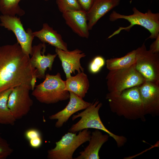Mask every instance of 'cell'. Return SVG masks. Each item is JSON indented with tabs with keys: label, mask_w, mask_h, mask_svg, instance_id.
<instances>
[{
	"label": "cell",
	"mask_w": 159,
	"mask_h": 159,
	"mask_svg": "<svg viewBox=\"0 0 159 159\" xmlns=\"http://www.w3.org/2000/svg\"><path fill=\"white\" fill-rule=\"evenodd\" d=\"M105 61L102 57L98 56L94 57L90 63L88 67L89 72L92 74L98 72L104 66Z\"/></svg>",
	"instance_id": "24"
},
{
	"label": "cell",
	"mask_w": 159,
	"mask_h": 159,
	"mask_svg": "<svg viewBox=\"0 0 159 159\" xmlns=\"http://www.w3.org/2000/svg\"><path fill=\"white\" fill-rule=\"evenodd\" d=\"M65 81L58 72L55 75L46 74L44 81L36 86L32 95L41 103L54 104L69 99V92L65 90Z\"/></svg>",
	"instance_id": "4"
},
{
	"label": "cell",
	"mask_w": 159,
	"mask_h": 159,
	"mask_svg": "<svg viewBox=\"0 0 159 159\" xmlns=\"http://www.w3.org/2000/svg\"><path fill=\"white\" fill-rule=\"evenodd\" d=\"M136 50H134L120 57L111 58L106 62L107 68L110 71L130 67L135 63Z\"/></svg>",
	"instance_id": "20"
},
{
	"label": "cell",
	"mask_w": 159,
	"mask_h": 159,
	"mask_svg": "<svg viewBox=\"0 0 159 159\" xmlns=\"http://www.w3.org/2000/svg\"><path fill=\"white\" fill-rule=\"evenodd\" d=\"M106 79L109 92L116 93L139 86L145 81L136 69L135 63L127 68L110 70Z\"/></svg>",
	"instance_id": "7"
},
{
	"label": "cell",
	"mask_w": 159,
	"mask_h": 159,
	"mask_svg": "<svg viewBox=\"0 0 159 159\" xmlns=\"http://www.w3.org/2000/svg\"><path fill=\"white\" fill-rule=\"evenodd\" d=\"M17 43L0 46V93L24 84L34 88L37 70Z\"/></svg>",
	"instance_id": "1"
},
{
	"label": "cell",
	"mask_w": 159,
	"mask_h": 159,
	"mask_svg": "<svg viewBox=\"0 0 159 159\" xmlns=\"http://www.w3.org/2000/svg\"><path fill=\"white\" fill-rule=\"evenodd\" d=\"M31 90V84H22L14 88L9 95L7 106L16 120L26 115L30 110L33 104Z\"/></svg>",
	"instance_id": "10"
},
{
	"label": "cell",
	"mask_w": 159,
	"mask_h": 159,
	"mask_svg": "<svg viewBox=\"0 0 159 159\" xmlns=\"http://www.w3.org/2000/svg\"><path fill=\"white\" fill-rule=\"evenodd\" d=\"M133 13L130 15L120 14L115 11H113L109 16V20L114 21L119 19H123L128 21L130 25L126 27H120L108 37V39L118 34L122 30L129 31L135 25H140L147 29L150 35L147 39H155L159 35V13H153L148 10L145 13L142 12L135 7L132 8Z\"/></svg>",
	"instance_id": "5"
},
{
	"label": "cell",
	"mask_w": 159,
	"mask_h": 159,
	"mask_svg": "<svg viewBox=\"0 0 159 159\" xmlns=\"http://www.w3.org/2000/svg\"><path fill=\"white\" fill-rule=\"evenodd\" d=\"M30 146L33 148H40L42 143V137H37L29 141Z\"/></svg>",
	"instance_id": "28"
},
{
	"label": "cell",
	"mask_w": 159,
	"mask_h": 159,
	"mask_svg": "<svg viewBox=\"0 0 159 159\" xmlns=\"http://www.w3.org/2000/svg\"><path fill=\"white\" fill-rule=\"evenodd\" d=\"M13 88L0 93V124L13 125L16 120L7 106L9 95Z\"/></svg>",
	"instance_id": "21"
},
{
	"label": "cell",
	"mask_w": 159,
	"mask_h": 159,
	"mask_svg": "<svg viewBox=\"0 0 159 159\" xmlns=\"http://www.w3.org/2000/svg\"><path fill=\"white\" fill-rule=\"evenodd\" d=\"M89 87L87 76L84 72L71 76L65 81V90L72 92L82 98L85 97Z\"/></svg>",
	"instance_id": "19"
},
{
	"label": "cell",
	"mask_w": 159,
	"mask_h": 159,
	"mask_svg": "<svg viewBox=\"0 0 159 159\" xmlns=\"http://www.w3.org/2000/svg\"><path fill=\"white\" fill-rule=\"evenodd\" d=\"M136 50L137 70L145 81L159 84V53L148 50L144 43Z\"/></svg>",
	"instance_id": "8"
},
{
	"label": "cell",
	"mask_w": 159,
	"mask_h": 159,
	"mask_svg": "<svg viewBox=\"0 0 159 159\" xmlns=\"http://www.w3.org/2000/svg\"><path fill=\"white\" fill-rule=\"evenodd\" d=\"M120 2V0H95L87 11L89 30H91L101 18L118 6Z\"/></svg>",
	"instance_id": "16"
},
{
	"label": "cell",
	"mask_w": 159,
	"mask_h": 159,
	"mask_svg": "<svg viewBox=\"0 0 159 159\" xmlns=\"http://www.w3.org/2000/svg\"><path fill=\"white\" fill-rule=\"evenodd\" d=\"M45 1H47L49 0H44Z\"/></svg>",
	"instance_id": "30"
},
{
	"label": "cell",
	"mask_w": 159,
	"mask_h": 159,
	"mask_svg": "<svg viewBox=\"0 0 159 159\" xmlns=\"http://www.w3.org/2000/svg\"><path fill=\"white\" fill-rule=\"evenodd\" d=\"M13 152V149L7 141L0 136V159L6 158Z\"/></svg>",
	"instance_id": "25"
},
{
	"label": "cell",
	"mask_w": 159,
	"mask_h": 159,
	"mask_svg": "<svg viewBox=\"0 0 159 159\" xmlns=\"http://www.w3.org/2000/svg\"><path fill=\"white\" fill-rule=\"evenodd\" d=\"M21 0H0V11L2 14L22 16L25 14V11L19 6Z\"/></svg>",
	"instance_id": "22"
},
{
	"label": "cell",
	"mask_w": 159,
	"mask_h": 159,
	"mask_svg": "<svg viewBox=\"0 0 159 159\" xmlns=\"http://www.w3.org/2000/svg\"><path fill=\"white\" fill-rule=\"evenodd\" d=\"M82 9L87 11L95 0H77Z\"/></svg>",
	"instance_id": "27"
},
{
	"label": "cell",
	"mask_w": 159,
	"mask_h": 159,
	"mask_svg": "<svg viewBox=\"0 0 159 159\" xmlns=\"http://www.w3.org/2000/svg\"><path fill=\"white\" fill-rule=\"evenodd\" d=\"M150 46L149 50L154 53H159V35Z\"/></svg>",
	"instance_id": "29"
},
{
	"label": "cell",
	"mask_w": 159,
	"mask_h": 159,
	"mask_svg": "<svg viewBox=\"0 0 159 159\" xmlns=\"http://www.w3.org/2000/svg\"><path fill=\"white\" fill-rule=\"evenodd\" d=\"M139 91L145 115H159V84L145 81L139 86Z\"/></svg>",
	"instance_id": "11"
},
{
	"label": "cell",
	"mask_w": 159,
	"mask_h": 159,
	"mask_svg": "<svg viewBox=\"0 0 159 159\" xmlns=\"http://www.w3.org/2000/svg\"><path fill=\"white\" fill-rule=\"evenodd\" d=\"M33 34L42 43H47L56 48L68 50L67 44L63 41L61 35L47 23L43 24L41 29L33 32Z\"/></svg>",
	"instance_id": "18"
},
{
	"label": "cell",
	"mask_w": 159,
	"mask_h": 159,
	"mask_svg": "<svg viewBox=\"0 0 159 159\" xmlns=\"http://www.w3.org/2000/svg\"><path fill=\"white\" fill-rule=\"evenodd\" d=\"M55 52L61 62L62 65L66 78L75 74L83 72L84 69L80 63L81 59L86 56L85 54L78 49L72 51H64L55 48Z\"/></svg>",
	"instance_id": "13"
},
{
	"label": "cell",
	"mask_w": 159,
	"mask_h": 159,
	"mask_svg": "<svg viewBox=\"0 0 159 159\" xmlns=\"http://www.w3.org/2000/svg\"><path fill=\"white\" fill-rule=\"evenodd\" d=\"M59 11L61 13L82 10L77 0H56Z\"/></svg>",
	"instance_id": "23"
},
{
	"label": "cell",
	"mask_w": 159,
	"mask_h": 159,
	"mask_svg": "<svg viewBox=\"0 0 159 159\" xmlns=\"http://www.w3.org/2000/svg\"><path fill=\"white\" fill-rule=\"evenodd\" d=\"M69 100L66 107L62 110L50 115L49 118L51 120H57L55 127H61L66 122L69 117L74 114L88 107L91 103L86 102L74 93L69 92Z\"/></svg>",
	"instance_id": "14"
},
{
	"label": "cell",
	"mask_w": 159,
	"mask_h": 159,
	"mask_svg": "<svg viewBox=\"0 0 159 159\" xmlns=\"http://www.w3.org/2000/svg\"><path fill=\"white\" fill-rule=\"evenodd\" d=\"M102 104L96 100L85 110L77 115H74L72 119L74 120L80 117V119L73 124L69 129V132L76 133L85 129L94 128L101 130L108 134L114 139L118 147L124 146L127 141V138L122 135H116L109 131L104 126L100 117L99 111Z\"/></svg>",
	"instance_id": "3"
},
{
	"label": "cell",
	"mask_w": 159,
	"mask_h": 159,
	"mask_svg": "<svg viewBox=\"0 0 159 159\" xmlns=\"http://www.w3.org/2000/svg\"><path fill=\"white\" fill-rule=\"evenodd\" d=\"M88 145L75 159H99V152L102 145L109 139V135L103 134L100 130L92 132Z\"/></svg>",
	"instance_id": "17"
},
{
	"label": "cell",
	"mask_w": 159,
	"mask_h": 159,
	"mask_svg": "<svg viewBox=\"0 0 159 159\" xmlns=\"http://www.w3.org/2000/svg\"><path fill=\"white\" fill-rule=\"evenodd\" d=\"M66 24L79 36L88 38L90 33L87 11L82 9L67 11L62 13Z\"/></svg>",
	"instance_id": "15"
},
{
	"label": "cell",
	"mask_w": 159,
	"mask_h": 159,
	"mask_svg": "<svg viewBox=\"0 0 159 159\" xmlns=\"http://www.w3.org/2000/svg\"><path fill=\"white\" fill-rule=\"evenodd\" d=\"M110 110L117 116L132 120L145 121L139 86L123 90L120 93L109 92L106 96Z\"/></svg>",
	"instance_id": "2"
},
{
	"label": "cell",
	"mask_w": 159,
	"mask_h": 159,
	"mask_svg": "<svg viewBox=\"0 0 159 159\" xmlns=\"http://www.w3.org/2000/svg\"><path fill=\"white\" fill-rule=\"evenodd\" d=\"M46 45L45 43H40L32 46L31 57L29 61L31 66L37 70V78L44 79L45 72L48 68L52 70V65L56 57V53H48L45 55Z\"/></svg>",
	"instance_id": "12"
},
{
	"label": "cell",
	"mask_w": 159,
	"mask_h": 159,
	"mask_svg": "<svg viewBox=\"0 0 159 159\" xmlns=\"http://www.w3.org/2000/svg\"><path fill=\"white\" fill-rule=\"evenodd\" d=\"M76 132H69L56 142L54 148L48 151L47 157L49 159H72L76 150L81 145L89 141L91 132L88 129H84Z\"/></svg>",
	"instance_id": "6"
},
{
	"label": "cell",
	"mask_w": 159,
	"mask_h": 159,
	"mask_svg": "<svg viewBox=\"0 0 159 159\" xmlns=\"http://www.w3.org/2000/svg\"><path fill=\"white\" fill-rule=\"evenodd\" d=\"M24 136L28 141L31 140L42 136L39 131L35 128H30L27 130L25 132Z\"/></svg>",
	"instance_id": "26"
},
{
	"label": "cell",
	"mask_w": 159,
	"mask_h": 159,
	"mask_svg": "<svg viewBox=\"0 0 159 159\" xmlns=\"http://www.w3.org/2000/svg\"><path fill=\"white\" fill-rule=\"evenodd\" d=\"M0 26L12 31L15 35L17 43L22 51L28 57L31 55L32 43L34 37L30 28L24 29L20 17L1 14L0 15Z\"/></svg>",
	"instance_id": "9"
}]
</instances>
